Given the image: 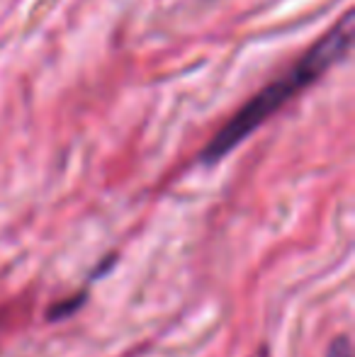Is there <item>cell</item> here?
Instances as JSON below:
<instances>
[{"label":"cell","instance_id":"6da1fadb","mask_svg":"<svg viewBox=\"0 0 355 357\" xmlns=\"http://www.w3.org/2000/svg\"><path fill=\"white\" fill-rule=\"evenodd\" d=\"M351 44V15L343 17L338 27H333L319 44H314L282 78L273 80L268 88H263L256 98H251L212 139L199 153L204 165H214L227 158L239 144H243L261 124H266L282 105H287L299 90L312 85L331 63H336Z\"/></svg>","mask_w":355,"mask_h":357},{"label":"cell","instance_id":"7a4b0ae2","mask_svg":"<svg viewBox=\"0 0 355 357\" xmlns=\"http://www.w3.org/2000/svg\"><path fill=\"white\" fill-rule=\"evenodd\" d=\"M326 357H353L351 340H348V335H338V338H333L331 345H328Z\"/></svg>","mask_w":355,"mask_h":357}]
</instances>
